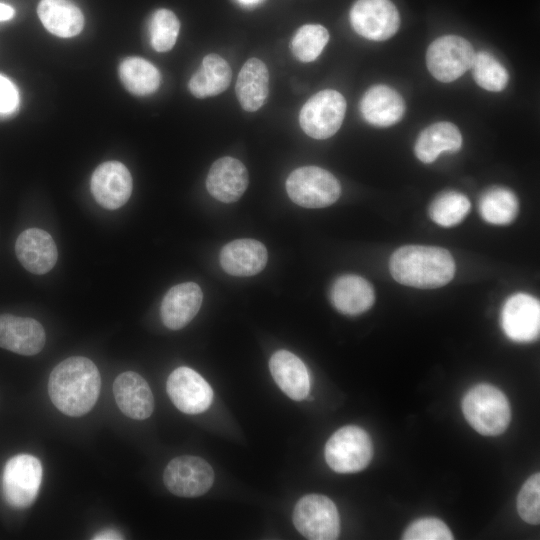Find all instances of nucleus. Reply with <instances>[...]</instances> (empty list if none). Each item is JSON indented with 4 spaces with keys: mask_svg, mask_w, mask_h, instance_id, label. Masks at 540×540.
<instances>
[{
    "mask_svg": "<svg viewBox=\"0 0 540 540\" xmlns=\"http://www.w3.org/2000/svg\"><path fill=\"white\" fill-rule=\"evenodd\" d=\"M101 377L92 360L69 357L54 367L48 380V393L54 406L63 414L79 417L97 402Z\"/></svg>",
    "mask_w": 540,
    "mask_h": 540,
    "instance_id": "obj_1",
    "label": "nucleus"
},
{
    "mask_svg": "<svg viewBox=\"0 0 540 540\" xmlns=\"http://www.w3.org/2000/svg\"><path fill=\"white\" fill-rule=\"evenodd\" d=\"M392 277L400 284L421 289H433L449 283L455 274V262L444 248L406 245L390 258Z\"/></svg>",
    "mask_w": 540,
    "mask_h": 540,
    "instance_id": "obj_2",
    "label": "nucleus"
},
{
    "mask_svg": "<svg viewBox=\"0 0 540 540\" xmlns=\"http://www.w3.org/2000/svg\"><path fill=\"white\" fill-rule=\"evenodd\" d=\"M462 411L470 426L485 436L503 433L511 420L507 397L490 384L472 387L463 397Z\"/></svg>",
    "mask_w": 540,
    "mask_h": 540,
    "instance_id": "obj_3",
    "label": "nucleus"
},
{
    "mask_svg": "<svg viewBox=\"0 0 540 540\" xmlns=\"http://www.w3.org/2000/svg\"><path fill=\"white\" fill-rule=\"evenodd\" d=\"M286 191L299 206L323 208L338 200L341 186L329 171L317 166H304L290 173L286 180Z\"/></svg>",
    "mask_w": 540,
    "mask_h": 540,
    "instance_id": "obj_4",
    "label": "nucleus"
},
{
    "mask_svg": "<svg viewBox=\"0 0 540 540\" xmlns=\"http://www.w3.org/2000/svg\"><path fill=\"white\" fill-rule=\"evenodd\" d=\"M373 456L367 432L354 425L344 426L332 434L325 445V460L338 473H354L365 469Z\"/></svg>",
    "mask_w": 540,
    "mask_h": 540,
    "instance_id": "obj_5",
    "label": "nucleus"
},
{
    "mask_svg": "<svg viewBox=\"0 0 540 540\" xmlns=\"http://www.w3.org/2000/svg\"><path fill=\"white\" fill-rule=\"evenodd\" d=\"M43 476L40 460L30 454H18L5 464L2 473V493L13 508L25 509L35 501Z\"/></svg>",
    "mask_w": 540,
    "mask_h": 540,
    "instance_id": "obj_6",
    "label": "nucleus"
},
{
    "mask_svg": "<svg viewBox=\"0 0 540 540\" xmlns=\"http://www.w3.org/2000/svg\"><path fill=\"white\" fill-rule=\"evenodd\" d=\"M293 523L310 540H334L340 533V518L334 502L321 494H308L298 500Z\"/></svg>",
    "mask_w": 540,
    "mask_h": 540,
    "instance_id": "obj_7",
    "label": "nucleus"
},
{
    "mask_svg": "<svg viewBox=\"0 0 540 540\" xmlns=\"http://www.w3.org/2000/svg\"><path fill=\"white\" fill-rule=\"evenodd\" d=\"M346 112V100L336 90L317 92L302 106L299 123L302 130L318 140L333 136L341 127Z\"/></svg>",
    "mask_w": 540,
    "mask_h": 540,
    "instance_id": "obj_8",
    "label": "nucleus"
},
{
    "mask_svg": "<svg viewBox=\"0 0 540 540\" xmlns=\"http://www.w3.org/2000/svg\"><path fill=\"white\" fill-rule=\"evenodd\" d=\"M475 51L466 39L445 35L434 40L426 52V65L440 82L450 83L471 69Z\"/></svg>",
    "mask_w": 540,
    "mask_h": 540,
    "instance_id": "obj_9",
    "label": "nucleus"
},
{
    "mask_svg": "<svg viewBox=\"0 0 540 540\" xmlns=\"http://www.w3.org/2000/svg\"><path fill=\"white\" fill-rule=\"evenodd\" d=\"M214 477V471L207 461L191 455L173 458L163 473L166 488L180 497L205 494L213 485Z\"/></svg>",
    "mask_w": 540,
    "mask_h": 540,
    "instance_id": "obj_10",
    "label": "nucleus"
},
{
    "mask_svg": "<svg viewBox=\"0 0 540 540\" xmlns=\"http://www.w3.org/2000/svg\"><path fill=\"white\" fill-rule=\"evenodd\" d=\"M349 17L355 32L373 41L391 38L400 25L398 10L390 0H357Z\"/></svg>",
    "mask_w": 540,
    "mask_h": 540,
    "instance_id": "obj_11",
    "label": "nucleus"
},
{
    "mask_svg": "<svg viewBox=\"0 0 540 540\" xmlns=\"http://www.w3.org/2000/svg\"><path fill=\"white\" fill-rule=\"evenodd\" d=\"M166 390L176 408L186 414L204 412L213 400L211 386L189 367L176 368L167 379Z\"/></svg>",
    "mask_w": 540,
    "mask_h": 540,
    "instance_id": "obj_12",
    "label": "nucleus"
},
{
    "mask_svg": "<svg viewBox=\"0 0 540 540\" xmlns=\"http://www.w3.org/2000/svg\"><path fill=\"white\" fill-rule=\"evenodd\" d=\"M501 325L505 335L515 342H531L540 332V303L535 297L517 293L504 303Z\"/></svg>",
    "mask_w": 540,
    "mask_h": 540,
    "instance_id": "obj_13",
    "label": "nucleus"
},
{
    "mask_svg": "<svg viewBox=\"0 0 540 540\" xmlns=\"http://www.w3.org/2000/svg\"><path fill=\"white\" fill-rule=\"evenodd\" d=\"M132 177L127 167L118 161L100 164L91 177V192L103 208L122 207L132 193Z\"/></svg>",
    "mask_w": 540,
    "mask_h": 540,
    "instance_id": "obj_14",
    "label": "nucleus"
},
{
    "mask_svg": "<svg viewBox=\"0 0 540 540\" xmlns=\"http://www.w3.org/2000/svg\"><path fill=\"white\" fill-rule=\"evenodd\" d=\"M45 340V330L37 320L12 314L0 315L1 348L31 356L43 349Z\"/></svg>",
    "mask_w": 540,
    "mask_h": 540,
    "instance_id": "obj_15",
    "label": "nucleus"
},
{
    "mask_svg": "<svg viewBox=\"0 0 540 540\" xmlns=\"http://www.w3.org/2000/svg\"><path fill=\"white\" fill-rule=\"evenodd\" d=\"M15 252L22 266L37 275L49 272L58 258L52 236L39 228L24 230L16 240Z\"/></svg>",
    "mask_w": 540,
    "mask_h": 540,
    "instance_id": "obj_16",
    "label": "nucleus"
},
{
    "mask_svg": "<svg viewBox=\"0 0 540 540\" xmlns=\"http://www.w3.org/2000/svg\"><path fill=\"white\" fill-rule=\"evenodd\" d=\"M115 401L121 412L129 418L144 420L151 416L154 397L146 380L136 372L119 374L113 384Z\"/></svg>",
    "mask_w": 540,
    "mask_h": 540,
    "instance_id": "obj_17",
    "label": "nucleus"
},
{
    "mask_svg": "<svg viewBox=\"0 0 540 540\" xmlns=\"http://www.w3.org/2000/svg\"><path fill=\"white\" fill-rule=\"evenodd\" d=\"M248 186V172L244 164L233 157L216 160L207 175L206 188L215 199L232 203L237 201Z\"/></svg>",
    "mask_w": 540,
    "mask_h": 540,
    "instance_id": "obj_18",
    "label": "nucleus"
},
{
    "mask_svg": "<svg viewBox=\"0 0 540 540\" xmlns=\"http://www.w3.org/2000/svg\"><path fill=\"white\" fill-rule=\"evenodd\" d=\"M203 293L198 284L185 282L173 286L161 303V319L171 330L185 327L198 313Z\"/></svg>",
    "mask_w": 540,
    "mask_h": 540,
    "instance_id": "obj_19",
    "label": "nucleus"
},
{
    "mask_svg": "<svg viewBox=\"0 0 540 540\" xmlns=\"http://www.w3.org/2000/svg\"><path fill=\"white\" fill-rule=\"evenodd\" d=\"M220 264L232 276L248 277L261 272L266 266V247L254 239H237L226 244L220 252Z\"/></svg>",
    "mask_w": 540,
    "mask_h": 540,
    "instance_id": "obj_20",
    "label": "nucleus"
},
{
    "mask_svg": "<svg viewBox=\"0 0 540 540\" xmlns=\"http://www.w3.org/2000/svg\"><path fill=\"white\" fill-rule=\"evenodd\" d=\"M360 112L371 125L388 127L402 119L405 103L396 90L386 85H375L363 95Z\"/></svg>",
    "mask_w": 540,
    "mask_h": 540,
    "instance_id": "obj_21",
    "label": "nucleus"
},
{
    "mask_svg": "<svg viewBox=\"0 0 540 540\" xmlns=\"http://www.w3.org/2000/svg\"><path fill=\"white\" fill-rule=\"evenodd\" d=\"M270 372L279 388L293 400H303L310 390V377L300 358L287 350L276 351L269 361Z\"/></svg>",
    "mask_w": 540,
    "mask_h": 540,
    "instance_id": "obj_22",
    "label": "nucleus"
},
{
    "mask_svg": "<svg viewBox=\"0 0 540 540\" xmlns=\"http://www.w3.org/2000/svg\"><path fill=\"white\" fill-rule=\"evenodd\" d=\"M330 299L340 313L359 315L374 304L375 293L367 280L358 275L347 274L333 283Z\"/></svg>",
    "mask_w": 540,
    "mask_h": 540,
    "instance_id": "obj_23",
    "label": "nucleus"
},
{
    "mask_svg": "<svg viewBox=\"0 0 540 540\" xmlns=\"http://www.w3.org/2000/svg\"><path fill=\"white\" fill-rule=\"evenodd\" d=\"M235 90L245 111L260 109L269 94V72L265 63L258 58L248 59L238 74Z\"/></svg>",
    "mask_w": 540,
    "mask_h": 540,
    "instance_id": "obj_24",
    "label": "nucleus"
},
{
    "mask_svg": "<svg viewBox=\"0 0 540 540\" xmlns=\"http://www.w3.org/2000/svg\"><path fill=\"white\" fill-rule=\"evenodd\" d=\"M37 14L43 26L58 37L76 36L84 26V16L71 0H41Z\"/></svg>",
    "mask_w": 540,
    "mask_h": 540,
    "instance_id": "obj_25",
    "label": "nucleus"
},
{
    "mask_svg": "<svg viewBox=\"0 0 540 540\" xmlns=\"http://www.w3.org/2000/svg\"><path fill=\"white\" fill-rule=\"evenodd\" d=\"M462 146L459 129L450 122H438L425 128L418 136L414 152L423 163H432L442 152H456Z\"/></svg>",
    "mask_w": 540,
    "mask_h": 540,
    "instance_id": "obj_26",
    "label": "nucleus"
},
{
    "mask_svg": "<svg viewBox=\"0 0 540 540\" xmlns=\"http://www.w3.org/2000/svg\"><path fill=\"white\" fill-rule=\"evenodd\" d=\"M231 76L227 61L218 54L210 53L203 58L201 67L190 78L188 88L199 99L216 96L228 88Z\"/></svg>",
    "mask_w": 540,
    "mask_h": 540,
    "instance_id": "obj_27",
    "label": "nucleus"
},
{
    "mask_svg": "<svg viewBox=\"0 0 540 540\" xmlns=\"http://www.w3.org/2000/svg\"><path fill=\"white\" fill-rule=\"evenodd\" d=\"M119 76L124 87L137 96L154 93L160 85V72L141 57L125 58L119 66Z\"/></svg>",
    "mask_w": 540,
    "mask_h": 540,
    "instance_id": "obj_28",
    "label": "nucleus"
},
{
    "mask_svg": "<svg viewBox=\"0 0 540 540\" xmlns=\"http://www.w3.org/2000/svg\"><path fill=\"white\" fill-rule=\"evenodd\" d=\"M519 202L516 195L504 187L486 190L479 200L481 217L490 224L506 225L518 214Z\"/></svg>",
    "mask_w": 540,
    "mask_h": 540,
    "instance_id": "obj_29",
    "label": "nucleus"
},
{
    "mask_svg": "<svg viewBox=\"0 0 540 540\" xmlns=\"http://www.w3.org/2000/svg\"><path fill=\"white\" fill-rule=\"evenodd\" d=\"M470 210V201L462 193L447 191L438 195L430 205L431 219L443 227L459 224Z\"/></svg>",
    "mask_w": 540,
    "mask_h": 540,
    "instance_id": "obj_30",
    "label": "nucleus"
},
{
    "mask_svg": "<svg viewBox=\"0 0 540 540\" xmlns=\"http://www.w3.org/2000/svg\"><path fill=\"white\" fill-rule=\"evenodd\" d=\"M329 40V32L320 24H306L294 34L291 49L301 62H312L323 51Z\"/></svg>",
    "mask_w": 540,
    "mask_h": 540,
    "instance_id": "obj_31",
    "label": "nucleus"
},
{
    "mask_svg": "<svg viewBox=\"0 0 540 540\" xmlns=\"http://www.w3.org/2000/svg\"><path fill=\"white\" fill-rule=\"evenodd\" d=\"M471 69L477 85L487 91L499 92L507 86L509 79L507 70L490 53L484 51L476 53Z\"/></svg>",
    "mask_w": 540,
    "mask_h": 540,
    "instance_id": "obj_32",
    "label": "nucleus"
},
{
    "mask_svg": "<svg viewBox=\"0 0 540 540\" xmlns=\"http://www.w3.org/2000/svg\"><path fill=\"white\" fill-rule=\"evenodd\" d=\"M179 30L180 22L174 12L165 8L156 10L149 25L150 42L153 49L157 52L171 50L176 43Z\"/></svg>",
    "mask_w": 540,
    "mask_h": 540,
    "instance_id": "obj_33",
    "label": "nucleus"
},
{
    "mask_svg": "<svg viewBox=\"0 0 540 540\" xmlns=\"http://www.w3.org/2000/svg\"><path fill=\"white\" fill-rule=\"evenodd\" d=\"M517 511L525 522H540V474L535 473L523 484L517 497Z\"/></svg>",
    "mask_w": 540,
    "mask_h": 540,
    "instance_id": "obj_34",
    "label": "nucleus"
},
{
    "mask_svg": "<svg viewBox=\"0 0 540 540\" xmlns=\"http://www.w3.org/2000/svg\"><path fill=\"white\" fill-rule=\"evenodd\" d=\"M453 538L448 526L440 519L432 517L412 522L402 536L404 540H451Z\"/></svg>",
    "mask_w": 540,
    "mask_h": 540,
    "instance_id": "obj_35",
    "label": "nucleus"
},
{
    "mask_svg": "<svg viewBox=\"0 0 540 540\" xmlns=\"http://www.w3.org/2000/svg\"><path fill=\"white\" fill-rule=\"evenodd\" d=\"M19 95L14 84L5 76L0 75V113H10L16 109Z\"/></svg>",
    "mask_w": 540,
    "mask_h": 540,
    "instance_id": "obj_36",
    "label": "nucleus"
},
{
    "mask_svg": "<svg viewBox=\"0 0 540 540\" xmlns=\"http://www.w3.org/2000/svg\"><path fill=\"white\" fill-rule=\"evenodd\" d=\"M92 539L94 540H111V539H123L122 534L113 529H105L96 533Z\"/></svg>",
    "mask_w": 540,
    "mask_h": 540,
    "instance_id": "obj_37",
    "label": "nucleus"
},
{
    "mask_svg": "<svg viewBox=\"0 0 540 540\" xmlns=\"http://www.w3.org/2000/svg\"><path fill=\"white\" fill-rule=\"evenodd\" d=\"M15 14V10L10 5L0 2V22L11 19Z\"/></svg>",
    "mask_w": 540,
    "mask_h": 540,
    "instance_id": "obj_38",
    "label": "nucleus"
},
{
    "mask_svg": "<svg viewBox=\"0 0 540 540\" xmlns=\"http://www.w3.org/2000/svg\"><path fill=\"white\" fill-rule=\"evenodd\" d=\"M235 1L244 8L252 9L262 4L265 0H235Z\"/></svg>",
    "mask_w": 540,
    "mask_h": 540,
    "instance_id": "obj_39",
    "label": "nucleus"
}]
</instances>
